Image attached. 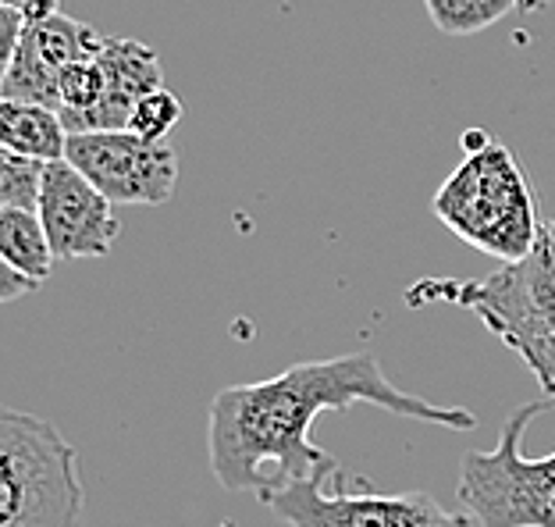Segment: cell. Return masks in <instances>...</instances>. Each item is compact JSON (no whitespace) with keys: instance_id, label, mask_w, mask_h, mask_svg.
Wrapping results in <instances>:
<instances>
[{"instance_id":"obj_17","label":"cell","mask_w":555,"mask_h":527,"mask_svg":"<svg viewBox=\"0 0 555 527\" xmlns=\"http://www.w3.org/2000/svg\"><path fill=\"white\" fill-rule=\"evenodd\" d=\"M0 4L18 8L22 15H25V22L47 18V15H54V11H57V0H0Z\"/></svg>"},{"instance_id":"obj_19","label":"cell","mask_w":555,"mask_h":527,"mask_svg":"<svg viewBox=\"0 0 555 527\" xmlns=\"http://www.w3.org/2000/svg\"><path fill=\"white\" fill-rule=\"evenodd\" d=\"M548 4H552V0H548Z\"/></svg>"},{"instance_id":"obj_4","label":"cell","mask_w":555,"mask_h":527,"mask_svg":"<svg viewBox=\"0 0 555 527\" xmlns=\"http://www.w3.org/2000/svg\"><path fill=\"white\" fill-rule=\"evenodd\" d=\"M86 510L82 460L36 413H0V527H79Z\"/></svg>"},{"instance_id":"obj_14","label":"cell","mask_w":555,"mask_h":527,"mask_svg":"<svg viewBox=\"0 0 555 527\" xmlns=\"http://www.w3.org/2000/svg\"><path fill=\"white\" fill-rule=\"evenodd\" d=\"M47 160L25 157L18 150L0 146V207H25L36 210L43 196Z\"/></svg>"},{"instance_id":"obj_7","label":"cell","mask_w":555,"mask_h":527,"mask_svg":"<svg viewBox=\"0 0 555 527\" xmlns=\"http://www.w3.org/2000/svg\"><path fill=\"white\" fill-rule=\"evenodd\" d=\"M65 157L121 207H160L179 190L175 150L132 129L72 132Z\"/></svg>"},{"instance_id":"obj_15","label":"cell","mask_w":555,"mask_h":527,"mask_svg":"<svg viewBox=\"0 0 555 527\" xmlns=\"http://www.w3.org/2000/svg\"><path fill=\"white\" fill-rule=\"evenodd\" d=\"M179 121H182V100L175 97L171 90H164V86H157V90H150V93L135 104L129 129L143 136V140H157V143H164V140H168V132H171Z\"/></svg>"},{"instance_id":"obj_8","label":"cell","mask_w":555,"mask_h":527,"mask_svg":"<svg viewBox=\"0 0 555 527\" xmlns=\"http://www.w3.org/2000/svg\"><path fill=\"white\" fill-rule=\"evenodd\" d=\"M36 210L57 260H96L118 243L121 224L115 218V200L100 193L68 157L47 160L43 196Z\"/></svg>"},{"instance_id":"obj_5","label":"cell","mask_w":555,"mask_h":527,"mask_svg":"<svg viewBox=\"0 0 555 527\" xmlns=\"http://www.w3.org/2000/svg\"><path fill=\"white\" fill-rule=\"evenodd\" d=\"M545 410H555L552 396L516 407L502 421L495 449L463 453L456 492L485 527H555V478L541 457H524V432Z\"/></svg>"},{"instance_id":"obj_12","label":"cell","mask_w":555,"mask_h":527,"mask_svg":"<svg viewBox=\"0 0 555 527\" xmlns=\"http://www.w3.org/2000/svg\"><path fill=\"white\" fill-rule=\"evenodd\" d=\"M0 260L11 268L33 274L36 282H47L54 271V246L40 221V210L0 207Z\"/></svg>"},{"instance_id":"obj_11","label":"cell","mask_w":555,"mask_h":527,"mask_svg":"<svg viewBox=\"0 0 555 527\" xmlns=\"http://www.w3.org/2000/svg\"><path fill=\"white\" fill-rule=\"evenodd\" d=\"M22 36L29 40V47L36 50V54H40L47 65L61 75V79H65V72L72 65H79V61H93L107 43L93 25L61 15V11H54V15H47V18L25 22Z\"/></svg>"},{"instance_id":"obj_18","label":"cell","mask_w":555,"mask_h":527,"mask_svg":"<svg viewBox=\"0 0 555 527\" xmlns=\"http://www.w3.org/2000/svg\"><path fill=\"white\" fill-rule=\"evenodd\" d=\"M545 4H548V0H516V11H538Z\"/></svg>"},{"instance_id":"obj_10","label":"cell","mask_w":555,"mask_h":527,"mask_svg":"<svg viewBox=\"0 0 555 527\" xmlns=\"http://www.w3.org/2000/svg\"><path fill=\"white\" fill-rule=\"evenodd\" d=\"M68 125L57 107L33 100L0 97V143L36 160H61L68 154Z\"/></svg>"},{"instance_id":"obj_13","label":"cell","mask_w":555,"mask_h":527,"mask_svg":"<svg viewBox=\"0 0 555 527\" xmlns=\"http://www.w3.org/2000/svg\"><path fill=\"white\" fill-rule=\"evenodd\" d=\"M427 18L446 36H474L516 11V0H424Z\"/></svg>"},{"instance_id":"obj_16","label":"cell","mask_w":555,"mask_h":527,"mask_svg":"<svg viewBox=\"0 0 555 527\" xmlns=\"http://www.w3.org/2000/svg\"><path fill=\"white\" fill-rule=\"evenodd\" d=\"M43 282H36L33 274H25V271H18V268H11L8 260H0V299H18V296H25V293H36Z\"/></svg>"},{"instance_id":"obj_1","label":"cell","mask_w":555,"mask_h":527,"mask_svg":"<svg viewBox=\"0 0 555 527\" xmlns=\"http://www.w3.org/2000/svg\"><path fill=\"white\" fill-rule=\"evenodd\" d=\"M371 403L396 417L435 424L449 432L477 428L463 407H441L424 396L402 393L371 349L332 360H302L268 382L229 385L214 396L207 421L210 471L224 492H278V488L318 478L343 481V467L327 449L310 442V424L324 410Z\"/></svg>"},{"instance_id":"obj_9","label":"cell","mask_w":555,"mask_h":527,"mask_svg":"<svg viewBox=\"0 0 555 527\" xmlns=\"http://www.w3.org/2000/svg\"><path fill=\"white\" fill-rule=\"evenodd\" d=\"M100 72H104V93H100V104L93 111L72 125V132H104V129H129L132 111L150 90L164 86L160 79V61L157 50L129 40V36H118V40H107L104 50L96 54Z\"/></svg>"},{"instance_id":"obj_2","label":"cell","mask_w":555,"mask_h":527,"mask_svg":"<svg viewBox=\"0 0 555 527\" xmlns=\"http://www.w3.org/2000/svg\"><path fill=\"white\" fill-rule=\"evenodd\" d=\"M406 304L470 310L555 399V221L541 229L531 254L502 264L488 279H424L410 285Z\"/></svg>"},{"instance_id":"obj_6","label":"cell","mask_w":555,"mask_h":527,"mask_svg":"<svg viewBox=\"0 0 555 527\" xmlns=\"http://www.w3.org/2000/svg\"><path fill=\"white\" fill-rule=\"evenodd\" d=\"M274 520L288 527H485L470 510H446L427 492H338L318 478L257 496Z\"/></svg>"},{"instance_id":"obj_3","label":"cell","mask_w":555,"mask_h":527,"mask_svg":"<svg viewBox=\"0 0 555 527\" xmlns=\"http://www.w3.org/2000/svg\"><path fill=\"white\" fill-rule=\"evenodd\" d=\"M431 210L456 240L502 264L531 254L545 229L520 160L485 132L466 136V157L438 185Z\"/></svg>"}]
</instances>
